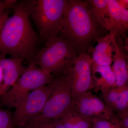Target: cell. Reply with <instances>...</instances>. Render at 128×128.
Segmentation results:
<instances>
[{"label": "cell", "instance_id": "6da1fadb", "mask_svg": "<svg viewBox=\"0 0 128 128\" xmlns=\"http://www.w3.org/2000/svg\"><path fill=\"white\" fill-rule=\"evenodd\" d=\"M36 0L18 1L13 14L0 32V52L20 59L28 65L41 49L42 43L31 20V11Z\"/></svg>", "mask_w": 128, "mask_h": 128}, {"label": "cell", "instance_id": "7a4b0ae2", "mask_svg": "<svg viewBox=\"0 0 128 128\" xmlns=\"http://www.w3.org/2000/svg\"><path fill=\"white\" fill-rule=\"evenodd\" d=\"M106 31L97 22L86 0H66L60 32L77 55L87 53L105 36Z\"/></svg>", "mask_w": 128, "mask_h": 128}, {"label": "cell", "instance_id": "3957f363", "mask_svg": "<svg viewBox=\"0 0 128 128\" xmlns=\"http://www.w3.org/2000/svg\"><path fill=\"white\" fill-rule=\"evenodd\" d=\"M44 44V47L38 51L31 63L56 78L71 67L78 56L60 34Z\"/></svg>", "mask_w": 128, "mask_h": 128}, {"label": "cell", "instance_id": "277c9868", "mask_svg": "<svg viewBox=\"0 0 128 128\" xmlns=\"http://www.w3.org/2000/svg\"><path fill=\"white\" fill-rule=\"evenodd\" d=\"M72 67L55 78L51 94L42 110L38 116L25 124L23 128H34L44 122L60 119L72 109Z\"/></svg>", "mask_w": 128, "mask_h": 128}, {"label": "cell", "instance_id": "5b68a950", "mask_svg": "<svg viewBox=\"0 0 128 128\" xmlns=\"http://www.w3.org/2000/svg\"><path fill=\"white\" fill-rule=\"evenodd\" d=\"M66 0H36L31 13L42 42L60 34Z\"/></svg>", "mask_w": 128, "mask_h": 128}, {"label": "cell", "instance_id": "8992f818", "mask_svg": "<svg viewBox=\"0 0 128 128\" xmlns=\"http://www.w3.org/2000/svg\"><path fill=\"white\" fill-rule=\"evenodd\" d=\"M55 78L52 74L30 63L17 81L7 92L0 96V108H15L28 93L52 83Z\"/></svg>", "mask_w": 128, "mask_h": 128}, {"label": "cell", "instance_id": "52a82bcc", "mask_svg": "<svg viewBox=\"0 0 128 128\" xmlns=\"http://www.w3.org/2000/svg\"><path fill=\"white\" fill-rule=\"evenodd\" d=\"M53 86V82L37 88L19 102L13 114V128L22 127L40 113L50 97Z\"/></svg>", "mask_w": 128, "mask_h": 128}, {"label": "cell", "instance_id": "ba28073f", "mask_svg": "<svg viewBox=\"0 0 128 128\" xmlns=\"http://www.w3.org/2000/svg\"><path fill=\"white\" fill-rule=\"evenodd\" d=\"M92 62L88 53L78 56L71 69V88L73 100L94 86Z\"/></svg>", "mask_w": 128, "mask_h": 128}, {"label": "cell", "instance_id": "9c48e42d", "mask_svg": "<svg viewBox=\"0 0 128 128\" xmlns=\"http://www.w3.org/2000/svg\"><path fill=\"white\" fill-rule=\"evenodd\" d=\"M72 110L81 116L91 119H111L115 116L114 112L103 101L89 92L73 100Z\"/></svg>", "mask_w": 128, "mask_h": 128}, {"label": "cell", "instance_id": "30bf717a", "mask_svg": "<svg viewBox=\"0 0 128 128\" xmlns=\"http://www.w3.org/2000/svg\"><path fill=\"white\" fill-rule=\"evenodd\" d=\"M107 30L116 36H126L128 29V10L116 0H108Z\"/></svg>", "mask_w": 128, "mask_h": 128}, {"label": "cell", "instance_id": "8fae6325", "mask_svg": "<svg viewBox=\"0 0 128 128\" xmlns=\"http://www.w3.org/2000/svg\"><path fill=\"white\" fill-rule=\"evenodd\" d=\"M22 60L10 57L2 59L1 66L3 74L1 95L7 92L15 84L26 70L27 67L22 64Z\"/></svg>", "mask_w": 128, "mask_h": 128}, {"label": "cell", "instance_id": "7c38bea8", "mask_svg": "<svg viewBox=\"0 0 128 128\" xmlns=\"http://www.w3.org/2000/svg\"><path fill=\"white\" fill-rule=\"evenodd\" d=\"M113 64L112 67L116 78V86H128V70L127 57L124 50L117 42L116 37L114 41Z\"/></svg>", "mask_w": 128, "mask_h": 128}, {"label": "cell", "instance_id": "4fadbf2b", "mask_svg": "<svg viewBox=\"0 0 128 128\" xmlns=\"http://www.w3.org/2000/svg\"><path fill=\"white\" fill-rule=\"evenodd\" d=\"M92 73L94 86L101 92L116 86V76L111 66H101L92 63Z\"/></svg>", "mask_w": 128, "mask_h": 128}, {"label": "cell", "instance_id": "5bb4252c", "mask_svg": "<svg viewBox=\"0 0 128 128\" xmlns=\"http://www.w3.org/2000/svg\"><path fill=\"white\" fill-rule=\"evenodd\" d=\"M86 1L98 24L107 30L108 0H88Z\"/></svg>", "mask_w": 128, "mask_h": 128}, {"label": "cell", "instance_id": "9a60e30c", "mask_svg": "<svg viewBox=\"0 0 128 128\" xmlns=\"http://www.w3.org/2000/svg\"><path fill=\"white\" fill-rule=\"evenodd\" d=\"M64 128H91L92 119L80 116L72 109L60 118Z\"/></svg>", "mask_w": 128, "mask_h": 128}, {"label": "cell", "instance_id": "2e32d148", "mask_svg": "<svg viewBox=\"0 0 128 128\" xmlns=\"http://www.w3.org/2000/svg\"><path fill=\"white\" fill-rule=\"evenodd\" d=\"M118 88V92L113 108L112 111L118 112L120 116L128 114V86Z\"/></svg>", "mask_w": 128, "mask_h": 128}, {"label": "cell", "instance_id": "e0dca14e", "mask_svg": "<svg viewBox=\"0 0 128 128\" xmlns=\"http://www.w3.org/2000/svg\"><path fill=\"white\" fill-rule=\"evenodd\" d=\"M114 34L110 32L108 35L99 39L97 44L92 49L96 52L104 53L113 57L114 53V41L116 38Z\"/></svg>", "mask_w": 128, "mask_h": 128}, {"label": "cell", "instance_id": "ac0fdd59", "mask_svg": "<svg viewBox=\"0 0 128 128\" xmlns=\"http://www.w3.org/2000/svg\"><path fill=\"white\" fill-rule=\"evenodd\" d=\"M92 47L90 48L88 52L90 53L92 63L96 65L101 66H111L113 61V57L104 53L96 52L92 49Z\"/></svg>", "mask_w": 128, "mask_h": 128}, {"label": "cell", "instance_id": "d6986e66", "mask_svg": "<svg viewBox=\"0 0 128 128\" xmlns=\"http://www.w3.org/2000/svg\"><path fill=\"white\" fill-rule=\"evenodd\" d=\"M92 127V128H120L119 119L116 116L111 119L93 118Z\"/></svg>", "mask_w": 128, "mask_h": 128}, {"label": "cell", "instance_id": "ffe728a7", "mask_svg": "<svg viewBox=\"0 0 128 128\" xmlns=\"http://www.w3.org/2000/svg\"><path fill=\"white\" fill-rule=\"evenodd\" d=\"M0 128H13V114L9 110L0 108Z\"/></svg>", "mask_w": 128, "mask_h": 128}, {"label": "cell", "instance_id": "44dd1931", "mask_svg": "<svg viewBox=\"0 0 128 128\" xmlns=\"http://www.w3.org/2000/svg\"><path fill=\"white\" fill-rule=\"evenodd\" d=\"M34 128H64L60 119L42 123Z\"/></svg>", "mask_w": 128, "mask_h": 128}, {"label": "cell", "instance_id": "7402d4cb", "mask_svg": "<svg viewBox=\"0 0 128 128\" xmlns=\"http://www.w3.org/2000/svg\"><path fill=\"white\" fill-rule=\"evenodd\" d=\"M17 2L16 0H0V10H13Z\"/></svg>", "mask_w": 128, "mask_h": 128}, {"label": "cell", "instance_id": "603a6c76", "mask_svg": "<svg viewBox=\"0 0 128 128\" xmlns=\"http://www.w3.org/2000/svg\"><path fill=\"white\" fill-rule=\"evenodd\" d=\"M13 10H0V32L5 22L9 17V15L11 12H13Z\"/></svg>", "mask_w": 128, "mask_h": 128}, {"label": "cell", "instance_id": "cb8c5ba5", "mask_svg": "<svg viewBox=\"0 0 128 128\" xmlns=\"http://www.w3.org/2000/svg\"><path fill=\"white\" fill-rule=\"evenodd\" d=\"M6 54L0 52V96L1 95L2 89V82H3V74H2V68L1 66L0 61L2 58L6 57Z\"/></svg>", "mask_w": 128, "mask_h": 128}]
</instances>
